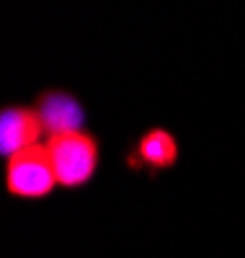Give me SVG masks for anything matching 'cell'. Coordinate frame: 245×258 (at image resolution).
<instances>
[{
    "label": "cell",
    "instance_id": "277c9868",
    "mask_svg": "<svg viewBox=\"0 0 245 258\" xmlns=\"http://www.w3.org/2000/svg\"><path fill=\"white\" fill-rule=\"evenodd\" d=\"M36 114L41 119V126L49 137H62V135H75L83 132L85 111L83 103L65 93V91H47L36 101Z\"/></svg>",
    "mask_w": 245,
    "mask_h": 258
},
{
    "label": "cell",
    "instance_id": "7a4b0ae2",
    "mask_svg": "<svg viewBox=\"0 0 245 258\" xmlns=\"http://www.w3.org/2000/svg\"><path fill=\"white\" fill-rule=\"evenodd\" d=\"M57 176L47 153V145L29 147L24 153L8 158L6 163V188L21 199H41L52 194Z\"/></svg>",
    "mask_w": 245,
    "mask_h": 258
},
{
    "label": "cell",
    "instance_id": "5b68a950",
    "mask_svg": "<svg viewBox=\"0 0 245 258\" xmlns=\"http://www.w3.org/2000/svg\"><path fill=\"white\" fill-rule=\"evenodd\" d=\"M135 153H137L142 165L163 170V168H170L175 163L178 142H175V137L168 132V129H150V132L137 142Z\"/></svg>",
    "mask_w": 245,
    "mask_h": 258
},
{
    "label": "cell",
    "instance_id": "6da1fadb",
    "mask_svg": "<svg viewBox=\"0 0 245 258\" xmlns=\"http://www.w3.org/2000/svg\"><path fill=\"white\" fill-rule=\"evenodd\" d=\"M47 153L59 186H83L93 178L98 168V142L88 132L62 135L47 140Z\"/></svg>",
    "mask_w": 245,
    "mask_h": 258
},
{
    "label": "cell",
    "instance_id": "3957f363",
    "mask_svg": "<svg viewBox=\"0 0 245 258\" xmlns=\"http://www.w3.org/2000/svg\"><path fill=\"white\" fill-rule=\"evenodd\" d=\"M44 126L36 114V109H26V106H8L0 114V153L3 158H13L24 153L29 147L41 145Z\"/></svg>",
    "mask_w": 245,
    "mask_h": 258
}]
</instances>
